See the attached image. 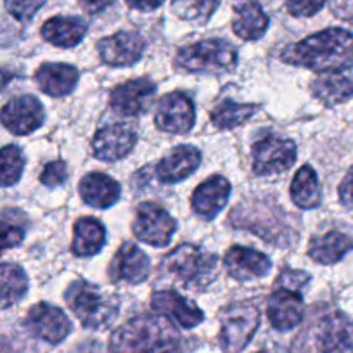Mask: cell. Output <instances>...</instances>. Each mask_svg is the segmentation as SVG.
I'll use <instances>...</instances> for the list:
<instances>
[{
	"instance_id": "7bdbcfd3",
	"label": "cell",
	"mask_w": 353,
	"mask_h": 353,
	"mask_svg": "<svg viewBox=\"0 0 353 353\" xmlns=\"http://www.w3.org/2000/svg\"><path fill=\"white\" fill-rule=\"evenodd\" d=\"M256 353H270V352H265V350H263V352H256Z\"/></svg>"
},
{
	"instance_id": "44dd1931",
	"label": "cell",
	"mask_w": 353,
	"mask_h": 353,
	"mask_svg": "<svg viewBox=\"0 0 353 353\" xmlns=\"http://www.w3.org/2000/svg\"><path fill=\"white\" fill-rule=\"evenodd\" d=\"M199 163H201L199 149L192 148V145H179L166 158L161 159V163L156 168V173H158L161 182L175 184V182L184 181L191 173H194Z\"/></svg>"
},
{
	"instance_id": "30bf717a",
	"label": "cell",
	"mask_w": 353,
	"mask_h": 353,
	"mask_svg": "<svg viewBox=\"0 0 353 353\" xmlns=\"http://www.w3.org/2000/svg\"><path fill=\"white\" fill-rule=\"evenodd\" d=\"M156 125L166 134L184 135L194 127L196 113L191 97L182 92H173L163 97L156 110Z\"/></svg>"
},
{
	"instance_id": "5bb4252c",
	"label": "cell",
	"mask_w": 353,
	"mask_h": 353,
	"mask_svg": "<svg viewBox=\"0 0 353 353\" xmlns=\"http://www.w3.org/2000/svg\"><path fill=\"white\" fill-rule=\"evenodd\" d=\"M145 40L139 33L118 32L97 43L101 59L110 66H132L141 59Z\"/></svg>"
},
{
	"instance_id": "836d02e7",
	"label": "cell",
	"mask_w": 353,
	"mask_h": 353,
	"mask_svg": "<svg viewBox=\"0 0 353 353\" xmlns=\"http://www.w3.org/2000/svg\"><path fill=\"white\" fill-rule=\"evenodd\" d=\"M43 4H46V0H6V9L12 18L26 23L39 12Z\"/></svg>"
},
{
	"instance_id": "ac0fdd59",
	"label": "cell",
	"mask_w": 353,
	"mask_h": 353,
	"mask_svg": "<svg viewBox=\"0 0 353 353\" xmlns=\"http://www.w3.org/2000/svg\"><path fill=\"white\" fill-rule=\"evenodd\" d=\"M270 324L277 331H291L303 321L305 307L301 293L290 290H279L270 296L269 307H267Z\"/></svg>"
},
{
	"instance_id": "f1b7e54d",
	"label": "cell",
	"mask_w": 353,
	"mask_h": 353,
	"mask_svg": "<svg viewBox=\"0 0 353 353\" xmlns=\"http://www.w3.org/2000/svg\"><path fill=\"white\" fill-rule=\"evenodd\" d=\"M28 291V277L16 263L0 265V310L11 308L25 298Z\"/></svg>"
},
{
	"instance_id": "d6a6232c",
	"label": "cell",
	"mask_w": 353,
	"mask_h": 353,
	"mask_svg": "<svg viewBox=\"0 0 353 353\" xmlns=\"http://www.w3.org/2000/svg\"><path fill=\"white\" fill-rule=\"evenodd\" d=\"M219 4L220 0H172V11L185 21L206 23Z\"/></svg>"
},
{
	"instance_id": "f546056e",
	"label": "cell",
	"mask_w": 353,
	"mask_h": 353,
	"mask_svg": "<svg viewBox=\"0 0 353 353\" xmlns=\"http://www.w3.org/2000/svg\"><path fill=\"white\" fill-rule=\"evenodd\" d=\"M321 185L315 170L308 165L301 166L291 182L293 203L303 210H312L321 205Z\"/></svg>"
},
{
	"instance_id": "6da1fadb",
	"label": "cell",
	"mask_w": 353,
	"mask_h": 353,
	"mask_svg": "<svg viewBox=\"0 0 353 353\" xmlns=\"http://www.w3.org/2000/svg\"><path fill=\"white\" fill-rule=\"evenodd\" d=\"M281 59L317 73H339L353 66V33L343 28L322 30L288 46Z\"/></svg>"
},
{
	"instance_id": "5b68a950",
	"label": "cell",
	"mask_w": 353,
	"mask_h": 353,
	"mask_svg": "<svg viewBox=\"0 0 353 353\" xmlns=\"http://www.w3.org/2000/svg\"><path fill=\"white\" fill-rule=\"evenodd\" d=\"M237 64V50L222 39H208L182 47L175 56V66L185 73L219 74L232 71Z\"/></svg>"
},
{
	"instance_id": "8992f818",
	"label": "cell",
	"mask_w": 353,
	"mask_h": 353,
	"mask_svg": "<svg viewBox=\"0 0 353 353\" xmlns=\"http://www.w3.org/2000/svg\"><path fill=\"white\" fill-rule=\"evenodd\" d=\"M260 325V312L251 303H234L220 317V345L225 353H241Z\"/></svg>"
},
{
	"instance_id": "d590c367",
	"label": "cell",
	"mask_w": 353,
	"mask_h": 353,
	"mask_svg": "<svg viewBox=\"0 0 353 353\" xmlns=\"http://www.w3.org/2000/svg\"><path fill=\"white\" fill-rule=\"evenodd\" d=\"M310 283V276L307 272H300V270H284L281 274V277L277 279L276 286L279 290H290V291H298L301 293L307 284Z\"/></svg>"
},
{
	"instance_id": "7402d4cb",
	"label": "cell",
	"mask_w": 353,
	"mask_h": 353,
	"mask_svg": "<svg viewBox=\"0 0 353 353\" xmlns=\"http://www.w3.org/2000/svg\"><path fill=\"white\" fill-rule=\"evenodd\" d=\"M35 80L47 96L63 97L71 94L78 83V70L71 64L46 63L37 70Z\"/></svg>"
},
{
	"instance_id": "8fae6325",
	"label": "cell",
	"mask_w": 353,
	"mask_h": 353,
	"mask_svg": "<svg viewBox=\"0 0 353 353\" xmlns=\"http://www.w3.org/2000/svg\"><path fill=\"white\" fill-rule=\"evenodd\" d=\"M46 120L40 101L33 96H19L9 101L0 111V121L14 135H28L39 130Z\"/></svg>"
},
{
	"instance_id": "1f68e13d",
	"label": "cell",
	"mask_w": 353,
	"mask_h": 353,
	"mask_svg": "<svg viewBox=\"0 0 353 353\" xmlns=\"http://www.w3.org/2000/svg\"><path fill=\"white\" fill-rule=\"evenodd\" d=\"M25 170V154L18 145L0 149V188H11L21 179Z\"/></svg>"
},
{
	"instance_id": "2e32d148",
	"label": "cell",
	"mask_w": 353,
	"mask_h": 353,
	"mask_svg": "<svg viewBox=\"0 0 353 353\" xmlns=\"http://www.w3.org/2000/svg\"><path fill=\"white\" fill-rule=\"evenodd\" d=\"M229 276L237 281H251L258 277H265L272 269V261L269 256L253 248L232 246L223 256Z\"/></svg>"
},
{
	"instance_id": "9c48e42d",
	"label": "cell",
	"mask_w": 353,
	"mask_h": 353,
	"mask_svg": "<svg viewBox=\"0 0 353 353\" xmlns=\"http://www.w3.org/2000/svg\"><path fill=\"white\" fill-rule=\"evenodd\" d=\"M317 353H353V321L341 312L324 315L315 327Z\"/></svg>"
},
{
	"instance_id": "7c38bea8",
	"label": "cell",
	"mask_w": 353,
	"mask_h": 353,
	"mask_svg": "<svg viewBox=\"0 0 353 353\" xmlns=\"http://www.w3.org/2000/svg\"><path fill=\"white\" fill-rule=\"evenodd\" d=\"M26 327L37 338L50 345H59L70 334L71 322L61 308L50 303H37L26 315Z\"/></svg>"
},
{
	"instance_id": "f35d334b",
	"label": "cell",
	"mask_w": 353,
	"mask_h": 353,
	"mask_svg": "<svg viewBox=\"0 0 353 353\" xmlns=\"http://www.w3.org/2000/svg\"><path fill=\"white\" fill-rule=\"evenodd\" d=\"M329 8L336 18L353 25V0H329Z\"/></svg>"
},
{
	"instance_id": "7a4b0ae2",
	"label": "cell",
	"mask_w": 353,
	"mask_h": 353,
	"mask_svg": "<svg viewBox=\"0 0 353 353\" xmlns=\"http://www.w3.org/2000/svg\"><path fill=\"white\" fill-rule=\"evenodd\" d=\"M110 353H185L181 334L161 315H139L111 336Z\"/></svg>"
},
{
	"instance_id": "4dcf8cb0",
	"label": "cell",
	"mask_w": 353,
	"mask_h": 353,
	"mask_svg": "<svg viewBox=\"0 0 353 353\" xmlns=\"http://www.w3.org/2000/svg\"><path fill=\"white\" fill-rule=\"evenodd\" d=\"M258 111L256 104H239L234 101H222L212 111V121L219 130H230L246 123Z\"/></svg>"
},
{
	"instance_id": "4fadbf2b",
	"label": "cell",
	"mask_w": 353,
	"mask_h": 353,
	"mask_svg": "<svg viewBox=\"0 0 353 353\" xmlns=\"http://www.w3.org/2000/svg\"><path fill=\"white\" fill-rule=\"evenodd\" d=\"M154 96L156 85L149 78H137L114 87L110 103L121 117H137L151 108Z\"/></svg>"
},
{
	"instance_id": "d6986e66",
	"label": "cell",
	"mask_w": 353,
	"mask_h": 353,
	"mask_svg": "<svg viewBox=\"0 0 353 353\" xmlns=\"http://www.w3.org/2000/svg\"><path fill=\"white\" fill-rule=\"evenodd\" d=\"M151 263L141 248L132 243H125L117 251L111 263V277L114 281H123L128 284H139L148 279Z\"/></svg>"
},
{
	"instance_id": "277c9868",
	"label": "cell",
	"mask_w": 353,
	"mask_h": 353,
	"mask_svg": "<svg viewBox=\"0 0 353 353\" xmlns=\"http://www.w3.org/2000/svg\"><path fill=\"white\" fill-rule=\"evenodd\" d=\"M219 258L216 254L194 246L182 244L165 256L161 269L175 277L188 290H203L216 277Z\"/></svg>"
},
{
	"instance_id": "83f0119b",
	"label": "cell",
	"mask_w": 353,
	"mask_h": 353,
	"mask_svg": "<svg viewBox=\"0 0 353 353\" xmlns=\"http://www.w3.org/2000/svg\"><path fill=\"white\" fill-rule=\"evenodd\" d=\"M106 243V229L96 219L85 216L74 223L73 253L77 256H92L99 253Z\"/></svg>"
},
{
	"instance_id": "60d3db41",
	"label": "cell",
	"mask_w": 353,
	"mask_h": 353,
	"mask_svg": "<svg viewBox=\"0 0 353 353\" xmlns=\"http://www.w3.org/2000/svg\"><path fill=\"white\" fill-rule=\"evenodd\" d=\"M114 4V0H80V6L87 14H101Z\"/></svg>"
},
{
	"instance_id": "74e56055",
	"label": "cell",
	"mask_w": 353,
	"mask_h": 353,
	"mask_svg": "<svg viewBox=\"0 0 353 353\" xmlns=\"http://www.w3.org/2000/svg\"><path fill=\"white\" fill-rule=\"evenodd\" d=\"M23 239H25V232L19 227L0 220V253L4 250H9V248L21 244Z\"/></svg>"
},
{
	"instance_id": "603a6c76",
	"label": "cell",
	"mask_w": 353,
	"mask_h": 353,
	"mask_svg": "<svg viewBox=\"0 0 353 353\" xmlns=\"http://www.w3.org/2000/svg\"><path fill=\"white\" fill-rule=\"evenodd\" d=\"M269 28V16L256 0H237L234 6L232 30L239 39L258 40Z\"/></svg>"
},
{
	"instance_id": "ffe728a7",
	"label": "cell",
	"mask_w": 353,
	"mask_h": 353,
	"mask_svg": "<svg viewBox=\"0 0 353 353\" xmlns=\"http://www.w3.org/2000/svg\"><path fill=\"white\" fill-rule=\"evenodd\" d=\"M230 196V184L223 176H212L201 185L192 194V210L203 216L205 220H213L223 206L227 205Z\"/></svg>"
},
{
	"instance_id": "cb8c5ba5",
	"label": "cell",
	"mask_w": 353,
	"mask_h": 353,
	"mask_svg": "<svg viewBox=\"0 0 353 353\" xmlns=\"http://www.w3.org/2000/svg\"><path fill=\"white\" fill-rule=\"evenodd\" d=\"M78 189L85 205L94 208H110L121 196L120 184L110 175L99 172L85 175Z\"/></svg>"
},
{
	"instance_id": "d4e9b609",
	"label": "cell",
	"mask_w": 353,
	"mask_h": 353,
	"mask_svg": "<svg viewBox=\"0 0 353 353\" xmlns=\"http://www.w3.org/2000/svg\"><path fill=\"white\" fill-rule=\"evenodd\" d=\"M87 33V23L77 16H56L43 23L42 37L56 47L70 49L78 46Z\"/></svg>"
},
{
	"instance_id": "b9f144b4",
	"label": "cell",
	"mask_w": 353,
	"mask_h": 353,
	"mask_svg": "<svg viewBox=\"0 0 353 353\" xmlns=\"http://www.w3.org/2000/svg\"><path fill=\"white\" fill-rule=\"evenodd\" d=\"M128 8L137 9V11H154L165 0H125Z\"/></svg>"
},
{
	"instance_id": "52a82bcc",
	"label": "cell",
	"mask_w": 353,
	"mask_h": 353,
	"mask_svg": "<svg viewBox=\"0 0 353 353\" xmlns=\"http://www.w3.org/2000/svg\"><path fill=\"white\" fill-rule=\"evenodd\" d=\"M296 161V144L291 139L267 135L253 145V172L260 176L281 175Z\"/></svg>"
},
{
	"instance_id": "e575fe53",
	"label": "cell",
	"mask_w": 353,
	"mask_h": 353,
	"mask_svg": "<svg viewBox=\"0 0 353 353\" xmlns=\"http://www.w3.org/2000/svg\"><path fill=\"white\" fill-rule=\"evenodd\" d=\"M68 179V168L66 163L63 161H52L46 165V168L40 173V182L47 188H59L64 184Z\"/></svg>"
},
{
	"instance_id": "9a60e30c",
	"label": "cell",
	"mask_w": 353,
	"mask_h": 353,
	"mask_svg": "<svg viewBox=\"0 0 353 353\" xmlns=\"http://www.w3.org/2000/svg\"><path fill=\"white\" fill-rule=\"evenodd\" d=\"M151 305L156 314L168 319V321L176 322L184 329L196 327L205 319V314L194 303L185 300L184 296H181L173 290L156 291L151 298Z\"/></svg>"
},
{
	"instance_id": "4316f807",
	"label": "cell",
	"mask_w": 353,
	"mask_h": 353,
	"mask_svg": "<svg viewBox=\"0 0 353 353\" xmlns=\"http://www.w3.org/2000/svg\"><path fill=\"white\" fill-rule=\"evenodd\" d=\"M352 248L353 241L346 234L331 230V232L324 234V236H317L310 241L308 254L317 263L331 265L341 260Z\"/></svg>"
},
{
	"instance_id": "8d00e7d4",
	"label": "cell",
	"mask_w": 353,
	"mask_h": 353,
	"mask_svg": "<svg viewBox=\"0 0 353 353\" xmlns=\"http://www.w3.org/2000/svg\"><path fill=\"white\" fill-rule=\"evenodd\" d=\"M325 0H286L288 11L296 18H308L314 16L324 8Z\"/></svg>"
},
{
	"instance_id": "484cf974",
	"label": "cell",
	"mask_w": 353,
	"mask_h": 353,
	"mask_svg": "<svg viewBox=\"0 0 353 353\" xmlns=\"http://www.w3.org/2000/svg\"><path fill=\"white\" fill-rule=\"evenodd\" d=\"M312 92L324 106H338L353 97V81L339 73H325L315 78Z\"/></svg>"
},
{
	"instance_id": "ab89813d",
	"label": "cell",
	"mask_w": 353,
	"mask_h": 353,
	"mask_svg": "<svg viewBox=\"0 0 353 353\" xmlns=\"http://www.w3.org/2000/svg\"><path fill=\"white\" fill-rule=\"evenodd\" d=\"M339 201L345 208H353V166L339 184Z\"/></svg>"
},
{
	"instance_id": "e0dca14e",
	"label": "cell",
	"mask_w": 353,
	"mask_h": 353,
	"mask_svg": "<svg viewBox=\"0 0 353 353\" xmlns=\"http://www.w3.org/2000/svg\"><path fill=\"white\" fill-rule=\"evenodd\" d=\"M135 142H137V135L128 127L121 123L108 125L94 135V156L103 161H118L130 154Z\"/></svg>"
},
{
	"instance_id": "3957f363",
	"label": "cell",
	"mask_w": 353,
	"mask_h": 353,
	"mask_svg": "<svg viewBox=\"0 0 353 353\" xmlns=\"http://www.w3.org/2000/svg\"><path fill=\"white\" fill-rule=\"evenodd\" d=\"M66 303L87 329H104L118 317L120 298L92 286L85 281H74L64 293Z\"/></svg>"
},
{
	"instance_id": "ba28073f",
	"label": "cell",
	"mask_w": 353,
	"mask_h": 353,
	"mask_svg": "<svg viewBox=\"0 0 353 353\" xmlns=\"http://www.w3.org/2000/svg\"><path fill=\"white\" fill-rule=\"evenodd\" d=\"M176 229L175 220L168 212L154 203H142L134 220V234L142 243L163 248L172 241Z\"/></svg>"
}]
</instances>
